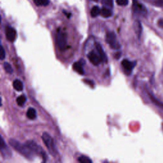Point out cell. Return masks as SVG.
I'll return each mask as SVG.
<instances>
[{
	"instance_id": "cell-1",
	"label": "cell",
	"mask_w": 163,
	"mask_h": 163,
	"mask_svg": "<svg viewBox=\"0 0 163 163\" xmlns=\"http://www.w3.org/2000/svg\"><path fill=\"white\" fill-rule=\"evenodd\" d=\"M9 143L12 147L14 148L19 154L24 156L25 158L30 160L33 159V158H34V154L35 153L31 150L29 147L26 144H23L17 140L13 138L10 139L9 140Z\"/></svg>"
},
{
	"instance_id": "cell-2",
	"label": "cell",
	"mask_w": 163,
	"mask_h": 163,
	"mask_svg": "<svg viewBox=\"0 0 163 163\" xmlns=\"http://www.w3.org/2000/svg\"><path fill=\"white\" fill-rule=\"evenodd\" d=\"M42 138L50 154L54 156L56 154L57 151L56 148V145L54 144V141L52 138L50 137V135L47 133H43L42 136Z\"/></svg>"
},
{
	"instance_id": "cell-3",
	"label": "cell",
	"mask_w": 163,
	"mask_h": 163,
	"mask_svg": "<svg viewBox=\"0 0 163 163\" xmlns=\"http://www.w3.org/2000/svg\"><path fill=\"white\" fill-rule=\"evenodd\" d=\"M106 42L109 45L110 48L113 50H118L121 48V45L117 40L116 34L113 31H110L106 33Z\"/></svg>"
},
{
	"instance_id": "cell-4",
	"label": "cell",
	"mask_w": 163,
	"mask_h": 163,
	"mask_svg": "<svg viewBox=\"0 0 163 163\" xmlns=\"http://www.w3.org/2000/svg\"><path fill=\"white\" fill-rule=\"evenodd\" d=\"M56 43L58 48L62 51L66 49L68 46V36L66 33L59 30L56 35Z\"/></svg>"
},
{
	"instance_id": "cell-5",
	"label": "cell",
	"mask_w": 163,
	"mask_h": 163,
	"mask_svg": "<svg viewBox=\"0 0 163 163\" xmlns=\"http://www.w3.org/2000/svg\"><path fill=\"white\" fill-rule=\"evenodd\" d=\"M26 144L29 147V148L31 149V150L37 155L41 156L43 159L44 161H47V156L43 150V148L41 147L39 145H38L36 142H35L33 140H29L27 141L26 142Z\"/></svg>"
},
{
	"instance_id": "cell-6",
	"label": "cell",
	"mask_w": 163,
	"mask_h": 163,
	"mask_svg": "<svg viewBox=\"0 0 163 163\" xmlns=\"http://www.w3.org/2000/svg\"><path fill=\"white\" fill-rule=\"evenodd\" d=\"M133 9L134 12L138 15L145 16L147 14V10L145 6L140 3L138 0H133Z\"/></svg>"
},
{
	"instance_id": "cell-7",
	"label": "cell",
	"mask_w": 163,
	"mask_h": 163,
	"mask_svg": "<svg viewBox=\"0 0 163 163\" xmlns=\"http://www.w3.org/2000/svg\"><path fill=\"white\" fill-rule=\"evenodd\" d=\"M87 57L90 61V62L94 66H99L102 62L101 58L98 52L96 53L94 51H91L87 54Z\"/></svg>"
},
{
	"instance_id": "cell-8",
	"label": "cell",
	"mask_w": 163,
	"mask_h": 163,
	"mask_svg": "<svg viewBox=\"0 0 163 163\" xmlns=\"http://www.w3.org/2000/svg\"><path fill=\"white\" fill-rule=\"evenodd\" d=\"M6 38L10 42H14L17 38V31L11 26H7L5 30Z\"/></svg>"
},
{
	"instance_id": "cell-9",
	"label": "cell",
	"mask_w": 163,
	"mask_h": 163,
	"mask_svg": "<svg viewBox=\"0 0 163 163\" xmlns=\"http://www.w3.org/2000/svg\"><path fill=\"white\" fill-rule=\"evenodd\" d=\"M136 64H137V63L136 62H132V61H130V60H128V59H124L121 63L122 66L123 67L124 71L128 75H130L131 73L133 70L134 69V66H136Z\"/></svg>"
},
{
	"instance_id": "cell-10",
	"label": "cell",
	"mask_w": 163,
	"mask_h": 163,
	"mask_svg": "<svg viewBox=\"0 0 163 163\" xmlns=\"http://www.w3.org/2000/svg\"><path fill=\"white\" fill-rule=\"evenodd\" d=\"M85 64V61L84 59L80 60L78 62L75 63L73 65V70L79 73L80 75H84L85 71L84 69V64Z\"/></svg>"
},
{
	"instance_id": "cell-11",
	"label": "cell",
	"mask_w": 163,
	"mask_h": 163,
	"mask_svg": "<svg viewBox=\"0 0 163 163\" xmlns=\"http://www.w3.org/2000/svg\"><path fill=\"white\" fill-rule=\"evenodd\" d=\"M0 148L1 152L4 157H10L11 155V151L9 150L8 146L6 145L2 137H1V141H0Z\"/></svg>"
},
{
	"instance_id": "cell-12",
	"label": "cell",
	"mask_w": 163,
	"mask_h": 163,
	"mask_svg": "<svg viewBox=\"0 0 163 163\" xmlns=\"http://www.w3.org/2000/svg\"><path fill=\"white\" fill-rule=\"evenodd\" d=\"M96 50L98 51V52L99 53V56L101 58L102 62L104 63H106L108 62V57L106 53L104 51V49L103 47H102L101 45L99 43H96Z\"/></svg>"
},
{
	"instance_id": "cell-13",
	"label": "cell",
	"mask_w": 163,
	"mask_h": 163,
	"mask_svg": "<svg viewBox=\"0 0 163 163\" xmlns=\"http://www.w3.org/2000/svg\"><path fill=\"white\" fill-rule=\"evenodd\" d=\"M100 14L104 18H109L112 16L113 13L112 11L111 10V9L105 7L104 6V7L102 8V9L101 10Z\"/></svg>"
},
{
	"instance_id": "cell-14",
	"label": "cell",
	"mask_w": 163,
	"mask_h": 163,
	"mask_svg": "<svg viewBox=\"0 0 163 163\" xmlns=\"http://www.w3.org/2000/svg\"><path fill=\"white\" fill-rule=\"evenodd\" d=\"M13 87L14 89L18 92L22 91L24 89V85L21 81L19 79H16L13 82Z\"/></svg>"
},
{
	"instance_id": "cell-15",
	"label": "cell",
	"mask_w": 163,
	"mask_h": 163,
	"mask_svg": "<svg viewBox=\"0 0 163 163\" xmlns=\"http://www.w3.org/2000/svg\"><path fill=\"white\" fill-rule=\"evenodd\" d=\"M26 116L30 120H35L36 119V111L33 108H29L26 112Z\"/></svg>"
},
{
	"instance_id": "cell-16",
	"label": "cell",
	"mask_w": 163,
	"mask_h": 163,
	"mask_svg": "<svg viewBox=\"0 0 163 163\" xmlns=\"http://www.w3.org/2000/svg\"><path fill=\"white\" fill-rule=\"evenodd\" d=\"M101 13V10L98 6H94L91 10V16L92 17L95 18L98 17Z\"/></svg>"
},
{
	"instance_id": "cell-17",
	"label": "cell",
	"mask_w": 163,
	"mask_h": 163,
	"mask_svg": "<svg viewBox=\"0 0 163 163\" xmlns=\"http://www.w3.org/2000/svg\"><path fill=\"white\" fill-rule=\"evenodd\" d=\"M33 2L38 6H45L49 5L50 0H33Z\"/></svg>"
},
{
	"instance_id": "cell-18",
	"label": "cell",
	"mask_w": 163,
	"mask_h": 163,
	"mask_svg": "<svg viewBox=\"0 0 163 163\" xmlns=\"http://www.w3.org/2000/svg\"><path fill=\"white\" fill-rule=\"evenodd\" d=\"M134 29L136 33L137 34V35L138 37H140L141 35V32H142V26L141 24V23L139 21H137L134 24Z\"/></svg>"
},
{
	"instance_id": "cell-19",
	"label": "cell",
	"mask_w": 163,
	"mask_h": 163,
	"mask_svg": "<svg viewBox=\"0 0 163 163\" xmlns=\"http://www.w3.org/2000/svg\"><path fill=\"white\" fill-rule=\"evenodd\" d=\"M26 99H26V96H24V95H21V96H19L17 98V99H16L17 103L20 106H24L25 103H26Z\"/></svg>"
},
{
	"instance_id": "cell-20",
	"label": "cell",
	"mask_w": 163,
	"mask_h": 163,
	"mask_svg": "<svg viewBox=\"0 0 163 163\" xmlns=\"http://www.w3.org/2000/svg\"><path fill=\"white\" fill-rule=\"evenodd\" d=\"M101 2L105 7L109 9L113 7V0H102Z\"/></svg>"
},
{
	"instance_id": "cell-21",
	"label": "cell",
	"mask_w": 163,
	"mask_h": 163,
	"mask_svg": "<svg viewBox=\"0 0 163 163\" xmlns=\"http://www.w3.org/2000/svg\"><path fill=\"white\" fill-rule=\"evenodd\" d=\"M78 162L81 163H91L92 162V161L89 158L87 157L85 155H82L78 159Z\"/></svg>"
},
{
	"instance_id": "cell-22",
	"label": "cell",
	"mask_w": 163,
	"mask_h": 163,
	"mask_svg": "<svg viewBox=\"0 0 163 163\" xmlns=\"http://www.w3.org/2000/svg\"><path fill=\"white\" fill-rule=\"evenodd\" d=\"M3 68H4V70L6 71V73L11 74L13 72V70L12 68V66L8 62H5L3 63Z\"/></svg>"
},
{
	"instance_id": "cell-23",
	"label": "cell",
	"mask_w": 163,
	"mask_h": 163,
	"mask_svg": "<svg viewBox=\"0 0 163 163\" xmlns=\"http://www.w3.org/2000/svg\"><path fill=\"white\" fill-rule=\"evenodd\" d=\"M148 94H149V96H150V98H151V99H152V101H153V103H154L156 105L159 106H163V104L161 103V102L159 101L157 99H156V98L153 96V95H152L151 93L149 92Z\"/></svg>"
},
{
	"instance_id": "cell-24",
	"label": "cell",
	"mask_w": 163,
	"mask_h": 163,
	"mask_svg": "<svg viewBox=\"0 0 163 163\" xmlns=\"http://www.w3.org/2000/svg\"><path fill=\"white\" fill-rule=\"evenodd\" d=\"M116 3L119 6H127L129 3V0H116Z\"/></svg>"
},
{
	"instance_id": "cell-25",
	"label": "cell",
	"mask_w": 163,
	"mask_h": 163,
	"mask_svg": "<svg viewBox=\"0 0 163 163\" xmlns=\"http://www.w3.org/2000/svg\"><path fill=\"white\" fill-rule=\"evenodd\" d=\"M153 4L155 6H159V7H162L163 6V0H154Z\"/></svg>"
},
{
	"instance_id": "cell-26",
	"label": "cell",
	"mask_w": 163,
	"mask_h": 163,
	"mask_svg": "<svg viewBox=\"0 0 163 163\" xmlns=\"http://www.w3.org/2000/svg\"><path fill=\"white\" fill-rule=\"evenodd\" d=\"M5 55H6V53H5V49L3 48V47L1 45V53H0V57H1L2 61H3L5 58Z\"/></svg>"
},
{
	"instance_id": "cell-27",
	"label": "cell",
	"mask_w": 163,
	"mask_h": 163,
	"mask_svg": "<svg viewBox=\"0 0 163 163\" xmlns=\"http://www.w3.org/2000/svg\"><path fill=\"white\" fill-rule=\"evenodd\" d=\"M158 25L161 28H163V19H159L158 22Z\"/></svg>"
},
{
	"instance_id": "cell-28",
	"label": "cell",
	"mask_w": 163,
	"mask_h": 163,
	"mask_svg": "<svg viewBox=\"0 0 163 163\" xmlns=\"http://www.w3.org/2000/svg\"><path fill=\"white\" fill-rule=\"evenodd\" d=\"M92 1H94V2H98L99 0H92Z\"/></svg>"
}]
</instances>
